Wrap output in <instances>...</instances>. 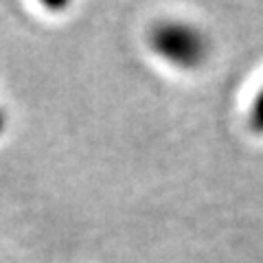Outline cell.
<instances>
[{
  "instance_id": "6da1fadb",
  "label": "cell",
  "mask_w": 263,
  "mask_h": 263,
  "mask_svg": "<svg viewBox=\"0 0 263 263\" xmlns=\"http://www.w3.org/2000/svg\"><path fill=\"white\" fill-rule=\"evenodd\" d=\"M152 51L167 64L193 70L209 60L211 42L200 27L184 20L158 22L149 33Z\"/></svg>"
},
{
  "instance_id": "7a4b0ae2",
  "label": "cell",
  "mask_w": 263,
  "mask_h": 263,
  "mask_svg": "<svg viewBox=\"0 0 263 263\" xmlns=\"http://www.w3.org/2000/svg\"><path fill=\"white\" fill-rule=\"evenodd\" d=\"M248 125L254 134L263 136V86L259 88V92L252 97V103L248 110Z\"/></svg>"
},
{
  "instance_id": "3957f363",
  "label": "cell",
  "mask_w": 263,
  "mask_h": 263,
  "mask_svg": "<svg viewBox=\"0 0 263 263\" xmlns=\"http://www.w3.org/2000/svg\"><path fill=\"white\" fill-rule=\"evenodd\" d=\"M5 129V114H3V110H0V132Z\"/></svg>"
}]
</instances>
